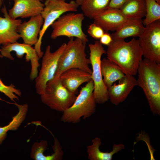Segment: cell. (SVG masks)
Wrapping results in <instances>:
<instances>
[{
  "instance_id": "obj_1",
  "label": "cell",
  "mask_w": 160,
  "mask_h": 160,
  "mask_svg": "<svg viewBox=\"0 0 160 160\" xmlns=\"http://www.w3.org/2000/svg\"><path fill=\"white\" fill-rule=\"evenodd\" d=\"M108 46L107 58L117 64L125 74L136 75L143 56L138 39L134 37L128 42L113 40Z\"/></svg>"
},
{
  "instance_id": "obj_2",
  "label": "cell",
  "mask_w": 160,
  "mask_h": 160,
  "mask_svg": "<svg viewBox=\"0 0 160 160\" xmlns=\"http://www.w3.org/2000/svg\"><path fill=\"white\" fill-rule=\"evenodd\" d=\"M138 86L148 100L151 112L160 116V63L146 58L140 63L137 70Z\"/></svg>"
},
{
  "instance_id": "obj_3",
  "label": "cell",
  "mask_w": 160,
  "mask_h": 160,
  "mask_svg": "<svg viewBox=\"0 0 160 160\" xmlns=\"http://www.w3.org/2000/svg\"><path fill=\"white\" fill-rule=\"evenodd\" d=\"M69 39L59 58L54 77H59L64 71L72 68H79L92 74V71L89 66L90 61L85 52L86 44L78 38Z\"/></svg>"
},
{
  "instance_id": "obj_4",
  "label": "cell",
  "mask_w": 160,
  "mask_h": 160,
  "mask_svg": "<svg viewBox=\"0 0 160 160\" xmlns=\"http://www.w3.org/2000/svg\"><path fill=\"white\" fill-rule=\"evenodd\" d=\"M94 85L92 79L82 87L73 104L63 112L61 121L76 124L81 117L84 119L91 116L96 110V103L94 95Z\"/></svg>"
},
{
  "instance_id": "obj_5",
  "label": "cell",
  "mask_w": 160,
  "mask_h": 160,
  "mask_svg": "<svg viewBox=\"0 0 160 160\" xmlns=\"http://www.w3.org/2000/svg\"><path fill=\"white\" fill-rule=\"evenodd\" d=\"M76 93L69 91L62 84L59 77L47 82L41 102L51 109L63 112L70 107L76 98Z\"/></svg>"
},
{
  "instance_id": "obj_6",
  "label": "cell",
  "mask_w": 160,
  "mask_h": 160,
  "mask_svg": "<svg viewBox=\"0 0 160 160\" xmlns=\"http://www.w3.org/2000/svg\"><path fill=\"white\" fill-rule=\"evenodd\" d=\"M44 4V7L40 14L44 19V23L38 41L34 47L39 58L42 57L44 54L41 48L42 40L48 28L64 13L77 11L79 6L73 0L68 3L65 0H45Z\"/></svg>"
},
{
  "instance_id": "obj_7",
  "label": "cell",
  "mask_w": 160,
  "mask_h": 160,
  "mask_svg": "<svg viewBox=\"0 0 160 160\" xmlns=\"http://www.w3.org/2000/svg\"><path fill=\"white\" fill-rule=\"evenodd\" d=\"M84 16L83 13H69L63 14L51 25L52 31L51 38L55 39L62 36L69 38L76 37L86 44L88 39L82 29Z\"/></svg>"
},
{
  "instance_id": "obj_8",
  "label": "cell",
  "mask_w": 160,
  "mask_h": 160,
  "mask_svg": "<svg viewBox=\"0 0 160 160\" xmlns=\"http://www.w3.org/2000/svg\"><path fill=\"white\" fill-rule=\"evenodd\" d=\"M89 58L92 67V79L94 85V95L96 103L102 104L109 100L108 89L102 78L100 69L101 57L106 53L102 44L98 40L89 44Z\"/></svg>"
},
{
  "instance_id": "obj_9",
  "label": "cell",
  "mask_w": 160,
  "mask_h": 160,
  "mask_svg": "<svg viewBox=\"0 0 160 160\" xmlns=\"http://www.w3.org/2000/svg\"><path fill=\"white\" fill-rule=\"evenodd\" d=\"M66 44L63 43L55 51L51 52V46H47L42 57L41 66L35 79L36 93L41 95L44 92L47 81L52 79L57 70L59 58L63 52Z\"/></svg>"
},
{
  "instance_id": "obj_10",
  "label": "cell",
  "mask_w": 160,
  "mask_h": 160,
  "mask_svg": "<svg viewBox=\"0 0 160 160\" xmlns=\"http://www.w3.org/2000/svg\"><path fill=\"white\" fill-rule=\"evenodd\" d=\"M143 56L160 63V20L145 26L138 39Z\"/></svg>"
},
{
  "instance_id": "obj_11",
  "label": "cell",
  "mask_w": 160,
  "mask_h": 160,
  "mask_svg": "<svg viewBox=\"0 0 160 160\" xmlns=\"http://www.w3.org/2000/svg\"><path fill=\"white\" fill-rule=\"evenodd\" d=\"M32 46L24 43L16 42L8 44L1 47L0 53L3 57L7 58L11 60H14V58L12 56V52H15L17 57L22 59L25 55L26 61H30L31 70L30 79L33 80L38 74V68L40 66L39 58L34 49Z\"/></svg>"
},
{
  "instance_id": "obj_12",
  "label": "cell",
  "mask_w": 160,
  "mask_h": 160,
  "mask_svg": "<svg viewBox=\"0 0 160 160\" xmlns=\"http://www.w3.org/2000/svg\"><path fill=\"white\" fill-rule=\"evenodd\" d=\"M4 17L0 15V45H5L17 42L20 38L17 31L18 27L22 22L20 19H14L9 15L5 5L1 9Z\"/></svg>"
},
{
  "instance_id": "obj_13",
  "label": "cell",
  "mask_w": 160,
  "mask_h": 160,
  "mask_svg": "<svg viewBox=\"0 0 160 160\" xmlns=\"http://www.w3.org/2000/svg\"><path fill=\"white\" fill-rule=\"evenodd\" d=\"M119 81L118 84L115 82L108 88L109 99L116 105L124 102L133 88L138 86L137 80L133 76L129 74H125Z\"/></svg>"
},
{
  "instance_id": "obj_14",
  "label": "cell",
  "mask_w": 160,
  "mask_h": 160,
  "mask_svg": "<svg viewBox=\"0 0 160 160\" xmlns=\"http://www.w3.org/2000/svg\"><path fill=\"white\" fill-rule=\"evenodd\" d=\"M12 7L8 10V14L12 18H26L41 14L44 7L39 0H12Z\"/></svg>"
},
{
  "instance_id": "obj_15",
  "label": "cell",
  "mask_w": 160,
  "mask_h": 160,
  "mask_svg": "<svg viewBox=\"0 0 160 160\" xmlns=\"http://www.w3.org/2000/svg\"><path fill=\"white\" fill-rule=\"evenodd\" d=\"M44 22L40 14L30 17L28 21L22 22L19 25L17 31L23 43L31 46L36 44Z\"/></svg>"
},
{
  "instance_id": "obj_16",
  "label": "cell",
  "mask_w": 160,
  "mask_h": 160,
  "mask_svg": "<svg viewBox=\"0 0 160 160\" xmlns=\"http://www.w3.org/2000/svg\"><path fill=\"white\" fill-rule=\"evenodd\" d=\"M119 9L108 8L93 18V23L105 32L115 31L127 19Z\"/></svg>"
},
{
  "instance_id": "obj_17",
  "label": "cell",
  "mask_w": 160,
  "mask_h": 160,
  "mask_svg": "<svg viewBox=\"0 0 160 160\" xmlns=\"http://www.w3.org/2000/svg\"><path fill=\"white\" fill-rule=\"evenodd\" d=\"M64 86L70 92L76 93L82 84L92 79V74L78 68H72L63 72L59 76Z\"/></svg>"
},
{
  "instance_id": "obj_18",
  "label": "cell",
  "mask_w": 160,
  "mask_h": 160,
  "mask_svg": "<svg viewBox=\"0 0 160 160\" xmlns=\"http://www.w3.org/2000/svg\"><path fill=\"white\" fill-rule=\"evenodd\" d=\"M145 27L142 19H127L111 35L113 40L124 39L130 37H139Z\"/></svg>"
},
{
  "instance_id": "obj_19",
  "label": "cell",
  "mask_w": 160,
  "mask_h": 160,
  "mask_svg": "<svg viewBox=\"0 0 160 160\" xmlns=\"http://www.w3.org/2000/svg\"><path fill=\"white\" fill-rule=\"evenodd\" d=\"M100 69L102 75L103 77V82L108 89L125 75L117 64L107 58L101 60Z\"/></svg>"
},
{
  "instance_id": "obj_20",
  "label": "cell",
  "mask_w": 160,
  "mask_h": 160,
  "mask_svg": "<svg viewBox=\"0 0 160 160\" xmlns=\"http://www.w3.org/2000/svg\"><path fill=\"white\" fill-rule=\"evenodd\" d=\"M92 142V144L87 147L88 158L90 160H111L114 154L125 149L124 145L123 144H114L111 151L109 152H103L100 149L102 144L100 138H95Z\"/></svg>"
},
{
  "instance_id": "obj_21",
  "label": "cell",
  "mask_w": 160,
  "mask_h": 160,
  "mask_svg": "<svg viewBox=\"0 0 160 160\" xmlns=\"http://www.w3.org/2000/svg\"><path fill=\"white\" fill-rule=\"evenodd\" d=\"M119 9L128 19H142L146 14L145 0H127Z\"/></svg>"
},
{
  "instance_id": "obj_22",
  "label": "cell",
  "mask_w": 160,
  "mask_h": 160,
  "mask_svg": "<svg viewBox=\"0 0 160 160\" xmlns=\"http://www.w3.org/2000/svg\"><path fill=\"white\" fill-rule=\"evenodd\" d=\"M18 109V113L12 118V120L7 125L0 127V145L6 137L7 132L9 130H16L25 119L28 110L27 104L20 105L16 102L12 103Z\"/></svg>"
},
{
  "instance_id": "obj_23",
  "label": "cell",
  "mask_w": 160,
  "mask_h": 160,
  "mask_svg": "<svg viewBox=\"0 0 160 160\" xmlns=\"http://www.w3.org/2000/svg\"><path fill=\"white\" fill-rule=\"evenodd\" d=\"M111 0H84L81 9L84 15L93 18L108 8Z\"/></svg>"
},
{
  "instance_id": "obj_24",
  "label": "cell",
  "mask_w": 160,
  "mask_h": 160,
  "mask_svg": "<svg viewBox=\"0 0 160 160\" xmlns=\"http://www.w3.org/2000/svg\"><path fill=\"white\" fill-rule=\"evenodd\" d=\"M146 14L143 20L144 26H146L157 20H160V4L156 0H145Z\"/></svg>"
},
{
  "instance_id": "obj_25",
  "label": "cell",
  "mask_w": 160,
  "mask_h": 160,
  "mask_svg": "<svg viewBox=\"0 0 160 160\" xmlns=\"http://www.w3.org/2000/svg\"><path fill=\"white\" fill-rule=\"evenodd\" d=\"M48 146V142L46 140L34 143L31 148V158L35 160H47V156L45 155L44 153L47 149Z\"/></svg>"
},
{
  "instance_id": "obj_26",
  "label": "cell",
  "mask_w": 160,
  "mask_h": 160,
  "mask_svg": "<svg viewBox=\"0 0 160 160\" xmlns=\"http://www.w3.org/2000/svg\"><path fill=\"white\" fill-rule=\"evenodd\" d=\"M0 92L4 94L8 97L11 100L15 102V100H19L17 96H21L22 93L19 89L15 87L12 84L7 86L4 84L0 79Z\"/></svg>"
},
{
  "instance_id": "obj_27",
  "label": "cell",
  "mask_w": 160,
  "mask_h": 160,
  "mask_svg": "<svg viewBox=\"0 0 160 160\" xmlns=\"http://www.w3.org/2000/svg\"><path fill=\"white\" fill-rule=\"evenodd\" d=\"M105 32L101 27L94 23L90 25L87 29L89 35L97 40H99Z\"/></svg>"
},
{
  "instance_id": "obj_28",
  "label": "cell",
  "mask_w": 160,
  "mask_h": 160,
  "mask_svg": "<svg viewBox=\"0 0 160 160\" xmlns=\"http://www.w3.org/2000/svg\"><path fill=\"white\" fill-rule=\"evenodd\" d=\"M99 40V41L102 44L107 46L109 45L113 40L111 34L108 32H105Z\"/></svg>"
},
{
  "instance_id": "obj_29",
  "label": "cell",
  "mask_w": 160,
  "mask_h": 160,
  "mask_svg": "<svg viewBox=\"0 0 160 160\" xmlns=\"http://www.w3.org/2000/svg\"><path fill=\"white\" fill-rule=\"evenodd\" d=\"M127 0H111L108 8L119 9Z\"/></svg>"
},
{
  "instance_id": "obj_30",
  "label": "cell",
  "mask_w": 160,
  "mask_h": 160,
  "mask_svg": "<svg viewBox=\"0 0 160 160\" xmlns=\"http://www.w3.org/2000/svg\"><path fill=\"white\" fill-rule=\"evenodd\" d=\"M84 0H75V1L79 6H81Z\"/></svg>"
},
{
  "instance_id": "obj_31",
  "label": "cell",
  "mask_w": 160,
  "mask_h": 160,
  "mask_svg": "<svg viewBox=\"0 0 160 160\" xmlns=\"http://www.w3.org/2000/svg\"><path fill=\"white\" fill-rule=\"evenodd\" d=\"M2 4V0H0V7H1Z\"/></svg>"
},
{
  "instance_id": "obj_32",
  "label": "cell",
  "mask_w": 160,
  "mask_h": 160,
  "mask_svg": "<svg viewBox=\"0 0 160 160\" xmlns=\"http://www.w3.org/2000/svg\"><path fill=\"white\" fill-rule=\"evenodd\" d=\"M156 1L159 4H160V0H156Z\"/></svg>"
},
{
  "instance_id": "obj_33",
  "label": "cell",
  "mask_w": 160,
  "mask_h": 160,
  "mask_svg": "<svg viewBox=\"0 0 160 160\" xmlns=\"http://www.w3.org/2000/svg\"><path fill=\"white\" fill-rule=\"evenodd\" d=\"M1 51V49H0V58H2L3 57V56H2V55H1V53H0V51Z\"/></svg>"
},
{
  "instance_id": "obj_34",
  "label": "cell",
  "mask_w": 160,
  "mask_h": 160,
  "mask_svg": "<svg viewBox=\"0 0 160 160\" xmlns=\"http://www.w3.org/2000/svg\"><path fill=\"white\" fill-rule=\"evenodd\" d=\"M40 1H43V0H39Z\"/></svg>"
}]
</instances>
